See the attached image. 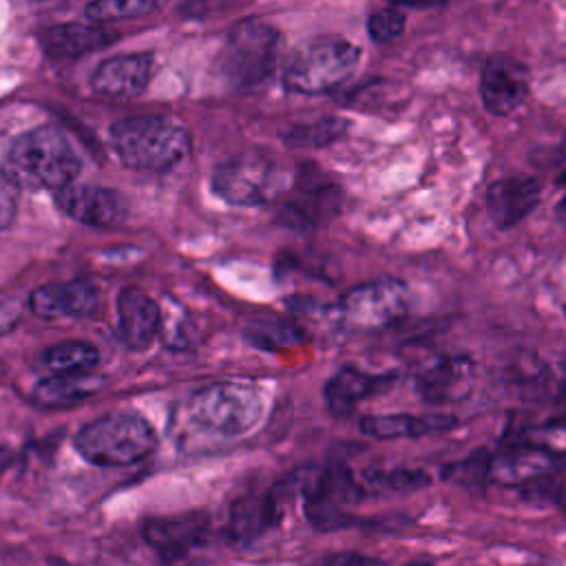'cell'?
<instances>
[{
    "instance_id": "cell-1",
    "label": "cell",
    "mask_w": 566,
    "mask_h": 566,
    "mask_svg": "<svg viewBox=\"0 0 566 566\" xmlns=\"http://www.w3.org/2000/svg\"><path fill=\"white\" fill-rule=\"evenodd\" d=\"M2 177L18 190H62L82 168L69 137L55 126H38L11 142L2 157Z\"/></svg>"
},
{
    "instance_id": "cell-2",
    "label": "cell",
    "mask_w": 566,
    "mask_h": 566,
    "mask_svg": "<svg viewBox=\"0 0 566 566\" xmlns=\"http://www.w3.org/2000/svg\"><path fill=\"white\" fill-rule=\"evenodd\" d=\"M360 49L338 35H316L292 49L283 84L301 95H321L340 86L358 66Z\"/></svg>"
},
{
    "instance_id": "cell-3",
    "label": "cell",
    "mask_w": 566,
    "mask_h": 566,
    "mask_svg": "<svg viewBox=\"0 0 566 566\" xmlns=\"http://www.w3.org/2000/svg\"><path fill=\"white\" fill-rule=\"evenodd\" d=\"M111 142L119 159L137 170H166L188 155L184 126L159 115L126 117L113 124Z\"/></svg>"
},
{
    "instance_id": "cell-4",
    "label": "cell",
    "mask_w": 566,
    "mask_h": 566,
    "mask_svg": "<svg viewBox=\"0 0 566 566\" xmlns=\"http://www.w3.org/2000/svg\"><path fill=\"white\" fill-rule=\"evenodd\" d=\"M75 449L95 467H126L155 449V431L137 413H106L77 431Z\"/></svg>"
},
{
    "instance_id": "cell-5",
    "label": "cell",
    "mask_w": 566,
    "mask_h": 566,
    "mask_svg": "<svg viewBox=\"0 0 566 566\" xmlns=\"http://www.w3.org/2000/svg\"><path fill=\"white\" fill-rule=\"evenodd\" d=\"M188 418L214 436H243L261 420V396L239 382H217L197 389L186 405Z\"/></svg>"
},
{
    "instance_id": "cell-6",
    "label": "cell",
    "mask_w": 566,
    "mask_h": 566,
    "mask_svg": "<svg viewBox=\"0 0 566 566\" xmlns=\"http://www.w3.org/2000/svg\"><path fill=\"white\" fill-rule=\"evenodd\" d=\"M279 49L281 35L274 27L245 20L232 29L221 49V77L234 88H250L272 73Z\"/></svg>"
},
{
    "instance_id": "cell-7",
    "label": "cell",
    "mask_w": 566,
    "mask_h": 566,
    "mask_svg": "<svg viewBox=\"0 0 566 566\" xmlns=\"http://www.w3.org/2000/svg\"><path fill=\"white\" fill-rule=\"evenodd\" d=\"M142 539L161 566H192L212 542V520L203 511L144 517Z\"/></svg>"
},
{
    "instance_id": "cell-8",
    "label": "cell",
    "mask_w": 566,
    "mask_h": 566,
    "mask_svg": "<svg viewBox=\"0 0 566 566\" xmlns=\"http://www.w3.org/2000/svg\"><path fill=\"white\" fill-rule=\"evenodd\" d=\"M365 486L354 478L352 469L338 460L318 469L303 486V509L310 524L318 531H336L352 524L345 506L356 504Z\"/></svg>"
},
{
    "instance_id": "cell-9",
    "label": "cell",
    "mask_w": 566,
    "mask_h": 566,
    "mask_svg": "<svg viewBox=\"0 0 566 566\" xmlns=\"http://www.w3.org/2000/svg\"><path fill=\"white\" fill-rule=\"evenodd\" d=\"M411 310V290L398 279L367 281L349 292L338 303V314L354 329L387 327Z\"/></svg>"
},
{
    "instance_id": "cell-10",
    "label": "cell",
    "mask_w": 566,
    "mask_h": 566,
    "mask_svg": "<svg viewBox=\"0 0 566 566\" xmlns=\"http://www.w3.org/2000/svg\"><path fill=\"white\" fill-rule=\"evenodd\" d=\"M285 188V172L272 159H234L212 172V190L232 206H263Z\"/></svg>"
},
{
    "instance_id": "cell-11",
    "label": "cell",
    "mask_w": 566,
    "mask_h": 566,
    "mask_svg": "<svg viewBox=\"0 0 566 566\" xmlns=\"http://www.w3.org/2000/svg\"><path fill=\"white\" fill-rule=\"evenodd\" d=\"M531 91V71L513 55L495 53L486 60L480 75V97L491 115L517 111Z\"/></svg>"
},
{
    "instance_id": "cell-12",
    "label": "cell",
    "mask_w": 566,
    "mask_h": 566,
    "mask_svg": "<svg viewBox=\"0 0 566 566\" xmlns=\"http://www.w3.org/2000/svg\"><path fill=\"white\" fill-rule=\"evenodd\" d=\"M475 380V360L451 354L433 360L416 376V391L429 405H451L464 400Z\"/></svg>"
},
{
    "instance_id": "cell-13",
    "label": "cell",
    "mask_w": 566,
    "mask_h": 566,
    "mask_svg": "<svg viewBox=\"0 0 566 566\" xmlns=\"http://www.w3.org/2000/svg\"><path fill=\"white\" fill-rule=\"evenodd\" d=\"M557 467L559 458L553 453L526 442H515L495 455H489L486 480L500 486H528L542 478L553 475Z\"/></svg>"
},
{
    "instance_id": "cell-14",
    "label": "cell",
    "mask_w": 566,
    "mask_h": 566,
    "mask_svg": "<svg viewBox=\"0 0 566 566\" xmlns=\"http://www.w3.org/2000/svg\"><path fill=\"white\" fill-rule=\"evenodd\" d=\"M55 203L66 217L93 228H113L126 217L119 192L102 186L71 184L55 192Z\"/></svg>"
},
{
    "instance_id": "cell-15",
    "label": "cell",
    "mask_w": 566,
    "mask_h": 566,
    "mask_svg": "<svg viewBox=\"0 0 566 566\" xmlns=\"http://www.w3.org/2000/svg\"><path fill=\"white\" fill-rule=\"evenodd\" d=\"M542 186L535 177L513 175L486 188V212L497 230H509L524 221L539 203Z\"/></svg>"
},
{
    "instance_id": "cell-16",
    "label": "cell",
    "mask_w": 566,
    "mask_h": 566,
    "mask_svg": "<svg viewBox=\"0 0 566 566\" xmlns=\"http://www.w3.org/2000/svg\"><path fill=\"white\" fill-rule=\"evenodd\" d=\"M343 201V192L338 184H334L327 175L316 168H305L294 184V195L290 197L285 212L294 223L314 226L318 221L329 219L338 212Z\"/></svg>"
},
{
    "instance_id": "cell-17",
    "label": "cell",
    "mask_w": 566,
    "mask_h": 566,
    "mask_svg": "<svg viewBox=\"0 0 566 566\" xmlns=\"http://www.w3.org/2000/svg\"><path fill=\"white\" fill-rule=\"evenodd\" d=\"M153 57L148 53L113 55L97 64L91 75L95 93L113 99H128L139 95L150 80Z\"/></svg>"
},
{
    "instance_id": "cell-18",
    "label": "cell",
    "mask_w": 566,
    "mask_h": 566,
    "mask_svg": "<svg viewBox=\"0 0 566 566\" xmlns=\"http://www.w3.org/2000/svg\"><path fill=\"white\" fill-rule=\"evenodd\" d=\"M99 303L97 290L86 281L49 283L31 292L29 307L35 316L53 318H80L88 316Z\"/></svg>"
},
{
    "instance_id": "cell-19",
    "label": "cell",
    "mask_w": 566,
    "mask_h": 566,
    "mask_svg": "<svg viewBox=\"0 0 566 566\" xmlns=\"http://www.w3.org/2000/svg\"><path fill=\"white\" fill-rule=\"evenodd\" d=\"M161 327V310L144 290L128 285L117 296V329L122 340L133 349L153 343Z\"/></svg>"
},
{
    "instance_id": "cell-20",
    "label": "cell",
    "mask_w": 566,
    "mask_h": 566,
    "mask_svg": "<svg viewBox=\"0 0 566 566\" xmlns=\"http://www.w3.org/2000/svg\"><path fill=\"white\" fill-rule=\"evenodd\" d=\"M119 35L102 24L64 22L46 27L40 33V46L51 57H80L111 46Z\"/></svg>"
},
{
    "instance_id": "cell-21",
    "label": "cell",
    "mask_w": 566,
    "mask_h": 566,
    "mask_svg": "<svg viewBox=\"0 0 566 566\" xmlns=\"http://www.w3.org/2000/svg\"><path fill=\"white\" fill-rule=\"evenodd\" d=\"M279 520L281 509L272 493H248L232 504L226 535L234 544H248L276 526Z\"/></svg>"
},
{
    "instance_id": "cell-22",
    "label": "cell",
    "mask_w": 566,
    "mask_h": 566,
    "mask_svg": "<svg viewBox=\"0 0 566 566\" xmlns=\"http://www.w3.org/2000/svg\"><path fill=\"white\" fill-rule=\"evenodd\" d=\"M458 424L453 413L429 411L422 416L411 413H387V416H365L360 420V431L376 440H394V438H418L429 433L449 431Z\"/></svg>"
},
{
    "instance_id": "cell-23",
    "label": "cell",
    "mask_w": 566,
    "mask_h": 566,
    "mask_svg": "<svg viewBox=\"0 0 566 566\" xmlns=\"http://www.w3.org/2000/svg\"><path fill=\"white\" fill-rule=\"evenodd\" d=\"M389 382V376H371L356 367H343L325 385V405L334 416H347L358 402L382 391Z\"/></svg>"
},
{
    "instance_id": "cell-24",
    "label": "cell",
    "mask_w": 566,
    "mask_h": 566,
    "mask_svg": "<svg viewBox=\"0 0 566 566\" xmlns=\"http://www.w3.org/2000/svg\"><path fill=\"white\" fill-rule=\"evenodd\" d=\"M104 378L97 374H53L40 380L33 389V398L44 407H71L104 387Z\"/></svg>"
},
{
    "instance_id": "cell-25",
    "label": "cell",
    "mask_w": 566,
    "mask_h": 566,
    "mask_svg": "<svg viewBox=\"0 0 566 566\" xmlns=\"http://www.w3.org/2000/svg\"><path fill=\"white\" fill-rule=\"evenodd\" d=\"M42 360L53 374H88L99 363V352L86 340H64L49 347Z\"/></svg>"
},
{
    "instance_id": "cell-26",
    "label": "cell",
    "mask_w": 566,
    "mask_h": 566,
    "mask_svg": "<svg viewBox=\"0 0 566 566\" xmlns=\"http://www.w3.org/2000/svg\"><path fill=\"white\" fill-rule=\"evenodd\" d=\"M365 484L374 491H389V493H411L420 491L431 484V478L422 469L413 467H394L389 471H367Z\"/></svg>"
},
{
    "instance_id": "cell-27",
    "label": "cell",
    "mask_w": 566,
    "mask_h": 566,
    "mask_svg": "<svg viewBox=\"0 0 566 566\" xmlns=\"http://www.w3.org/2000/svg\"><path fill=\"white\" fill-rule=\"evenodd\" d=\"M245 338L263 349H281L287 345L301 343L305 338V334H303V329H298L292 323L265 321V323H254L252 327H248Z\"/></svg>"
},
{
    "instance_id": "cell-28",
    "label": "cell",
    "mask_w": 566,
    "mask_h": 566,
    "mask_svg": "<svg viewBox=\"0 0 566 566\" xmlns=\"http://www.w3.org/2000/svg\"><path fill=\"white\" fill-rule=\"evenodd\" d=\"M347 122L340 117H323L312 124H298L287 133V144L292 146H325L340 137Z\"/></svg>"
},
{
    "instance_id": "cell-29",
    "label": "cell",
    "mask_w": 566,
    "mask_h": 566,
    "mask_svg": "<svg viewBox=\"0 0 566 566\" xmlns=\"http://www.w3.org/2000/svg\"><path fill=\"white\" fill-rule=\"evenodd\" d=\"M155 9H157V2H148V0H104V2L86 4L84 13L93 24H102V22H108V20H124V18L146 15Z\"/></svg>"
},
{
    "instance_id": "cell-30",
    "label": "cell",
    "mask_w": 566,
    "mask_h": 566,
    "mask_svg": "<svg viewBox=\"0 0 566 566\" xmlns=\"http://www.w3.org/2000/svg\"><path fill=\"white\" fill-rule=\"evenodd\" d=\"M405 22H407V18L400 11V7H382L369 15L367 31L374 42L385 44V42L396 40L405 31Z\"/></svg>"
},
{
    "instance_id": "cell-31",
    "label": "cell",
    "mask_w": 566,
    "mask_h": 566,
    "mask_svg": "<svg viewBox=\"0 0 566 566\" xmlns=\"http://www.w3.org/2000/svg\"><path fill=\"white\" fill-rule=\"evenodd\" d=\"M522 442L539 447L555 458H562L566 455V424H544L535 431H528Z\"/></svg>"
},
{
    "instance_id": "cell-32",
    "label": "cell",
    "mask_w": 566,
    "mask_h": 566,
    "mask_svg": "<svg viewBox=\"0 0 566 566\" xmlns=\"http://www.w3.org/2000/svg\"><path fill=\"white\" fill-rule=\"evenodd\" d=\"M486 469H489V458L486 455H471L467 458L464 462H458V464H451L447 467L444 475L449 480H458L462 484H478V482H489L486 480Z\"/></svg>"
},
{
    "instance_id": "cell-33",
    "label": "cell",
    "mask_w": 566,
    "mask_h": 566,
    "mask_svg": "<svg viewBox=\"0 0 566 566\" xmlns=\"http://www.w3.org/2000/svg\"><path fill=\"white\" fill-rule=\"evenodd\" d=\"M18 210V190L0 175V230H4Z\"/></svg>"
},
{
    "instance_id": "cell-34",
    "label": "cell",
    "mask_w": 566,
    "mask_h": 566,
    "mask_svg": "<svg viewBox=\"0 0 566 566\" xmlns=\"http://www.w3.org/2000/svg\"><path fill=\"white\" fill-rule=\"evenodd\" d=\"M314 566H385V564L374 557L360 555V553H340V555H332Z\"/></svg>"
},
{
    "instance_id": "cell-35",
    "label": "cell",
    "mask_w": 566,
    "mask_h": 566,
    "mask_svg": "<svg viewBox=\"0 0 566 566\" xmlns=\"http://www.w3.org/2000/svg\"><path fill=\"white\" fill-rule=\"evenodd\" d=\"M9 464H11V451L0 444V478L4 475V471L9 469Z\"/></svg>"
},
{
    "instance_id": "cell-36",
    "label": "cell",
    "mask_w": 566,
    "mask_h": 566,
    "mask_svg": "<svg viewBox=\"0 0 566 566\" xmlns=\"http://www.w3.org/2000/svg\"><path fill=\"white\" fill-rule=\"evenodd\" d=\"M555 217L559 221V226L566 228V195L559 199V203L555 206Z\"/></svg>"
},
{
    "instance_id": "cell-37",
    "label": "cell",
    "mask_w": 566,
    "mask_h": 566,
    "mask_svg": "<svg viewBox=\"0 0 566 566\" xmlns=\"http://www.w3.org/2000/svg\"><path fill=\"white\" fill-rule=\"evenodd\" d=\"M402 566H433L429 559H411V562H407V564H402Z\"/></svg>"
},
{
    "instance_id": "cell-38",
    "label": "cell",
    "mask_w": 566,
    "mask_h": 566,
    "mask_svg": "<svg viewBox=\"0 0 566 566\" xmlns=\"http://www.w3.org/2000/svg\"><path fill=\"white\" fill-rule=\"evenodd\" d=\"M49 566H73V564H69V562L62 559V557H51V559H49Z\"/></svg>"
},
{
    "instance_id": "cell-39",
    "label": "cell",
    "mask_w": 566,
    "mask_h": 566,
    "mask_svg": "<svg viewBox=\"0 0 566 566\" xmlns=\"http://www.w3.org/2000/svg\"><path fill=\"white\" fill-rule=\"evenodd\" d=\"M557 184H559V186H564V188H566V170H564V172H562V175H559V177H557Z\"/></svg>"
},
{
    "instance_id": "cell-40",
    "label": "cell",
    "mask_w": 566,
    "mask_h": 566,
    "mask_svg": "<svg viewBox=\"0 0 566 566\" xmlns=\"http://www.w3.org/2000/svg\"><path fill=\"white\" fill-rule=\"evenodd\" d=\"M564 376H566V371H564ZM564 385H566V382H564Z\"/></svg>"
}]
</instances>
